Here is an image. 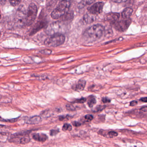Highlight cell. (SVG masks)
Instances as JSON below:
<instances>
[{
  "label": "cell",
  "instance_id": "33",
  "mask_svg": "<svg viewBox=\"0 0 147 147\" xmlns=\"http://www.w3.org/2000/svg\"><path fill=\"white\" fill-rule=\"evenodd\" d=\"M141 111L142 112H147V106L146 107H143L140 109Z\"/></svg>",
  "mask_w": 147,
  "mask_h": 147
},
{
  "label": "cell",
  "instance_id": "5",
  "mask_svg": "<svg viewBox=\"0 0 147 147\" xmlns=\"http://www.w3.org/2000/svg\"><path fill=\"white\" fill-rule=\"evenodd\" d=\"M27 134V133H16L11 136L9 142L22 145L27 144L30 142V139Z\"/></svg>",
  "mask_w": 147,
  "mask_h": 147
},
{
  "label": "cell",
  "instance_id": "11",
  "mask_svg": "<svg viewBox=\"0 0 147 147\" xmlns=\"http://www.w3.org/2000/svg\"><path fill=\"white\" fill-rule=\"evenodd\" d=\"M32 137L34 140L40 142H44L48 139L47 135L43 133L34 134L33 135Z\"/></svg>",
  "mask_w": 147,
  "mask_h": 147
},
{
  "label": "cell",
  "instance_id": "35",
  "mask_svg": "<svg viewBox=\"0 0 147 147\" xmlns=\"http://www.w3.org/2000/svg\"><path fill=\"white\" fill-rule=\"evenodd\" d=\"M7 0H0V3L2 4H4Z\"/></svg>",
  "mask_w": 147,
  "mask_h": 147
},
{
  "label": "cell",
  "instance_id": "36",
  "mask_svg": "<svg viewBox=\"0 0 147 147\" xmlns=\"http://www.w3.org/2000/svg\"><path fill=\"white\" fill-rule=\"evenodd\" d=\"M2 98V96L1 95H0V101L1 100Z\"/></svg>",
  "mask_w": 147,
  "mask_h": 147
},
{
  "label": "cell",
  "instance_id": "13",
  "mask_svg": "<svg viewBox=\"0 0 147 147\" xmlns=\"http://www.w3.org/2000/svg\"><path fill=\"white\" fill-rule=\"evenodd\" d=\"M133 12V9L131 8H126L122 13V17L124 19H128L131 16Z\"/></svg>",
  "mask_w": 147,
  "mask_h": 147
},
{
  "label": "cell",
  "instance_id": "24",
  "mask_svg": "<svg viewBox=\"0 0 147 147\" xmlns=\"http://www.w3.org/2000/svg\"><path fill=\"white\" fill-rule=\"evenodd\" d=\"M109 135L110 138H113L117 136L118 135V133L114 131H111L109 133Z\"/></svg>",
  "mask_w": 147,
  "mask_h": 147
},
{
  "label": "cell",
  "instance_id": "4",
  "mask_svg": "<svg viewBox=\"0 0 147 147\" xmlns=\"http://www.w3.org/2000/svg\"><path fill=\"white\" fill-rule=\"evenodd\" d=\"M38 13L37 6L34 3L29 5L26 13V25H30L34 22L36 19Z\"/></svg>",
  "mask_w": 147,
  "mask_h": 147
},
{
  "label": "cell",
  "instance_id": "29",
  "mask_svg": "<svg viewBox=\"0 0 147 147\" xmlns=\"http://www.w3.org/2000/svg\"><path fill=\"white\" fill-rule=\"evenodd\" d=\"M72 124L75 127H80V126H81V123H80L79 122H78L74 121L72 122Z\"/></svg>",
  "mask_w": 147,
  "mask_h": 147
},
{
  "label": "cell",
  "instance_id": "14",
  "mask_svg": "<svg viewBox=\"0 0 147 147\" xmlns=\"http://www.w3.org/2000/svg\"><path fill=\"white\" fill-rule=\"evenodd\" d=\"M95 20V15L90 14H87L84 16V21L86 24L92 23Z\"/></svg>",
  "mask_w": 147,
  "mask_h": 147
},
{
  "label": "cell",
  "instance_id": "9",
  "mask_svg": "<svg viewBox=\"0 0 147 147\" xmlns=\"http://www.w3.org/2000/svg\"><path fill=\"white\" fill-rule=\"evenodd\" d=\"M86 82L84 79H80L77 83L74 85L72 89L76 91H81L84 89Z\"/></svg>",
  "mask_w": 147,
  "mask_h": 147
},
{
  "label": "cell",
  "instance_id": "38",
  "mask_svg": "<svg viewBox=\"0 0 147 147\" xmlns=\"http://www.w3.org/2000/svg\"><path fill=\"white\" fill-rule=\"evenodd\" d=\"M1 32H0V37H1Z\"/></svg>",
  "mask_w": 147,
  "mask_h": 147
},
{
  "label": "cell",
  "instance_id": "34",
  "mask_svg": "<svg viewBox=\"0 0 147 147\" xmlns=\"http://www.w3.org/2000/svg\"><path fill=\"white\" fill-rule=\"evenodd\" d=\"M140 101L141 102H143L147 103V97L142 98L140 99Z\"/></svg>",
  "mask_w": 147,
  "mask_h": 147
},
{
  "label": "cell",
  "instance_id": "15",
  "mask_svg": "<svg viewBox=\"0 0 147 147\" xmlns=\"http://www.w3.org/2000/svg\"><path fill=\"white\" fill-rule=\"evenodd\" d=\"M96 103V101L95 98L92 96L90 97V98H89L87 102V104L89 107L90 108H92Z\"/></svg>",
  "mask_w": 147,
  "mask_h": 147
},
{
  "label": "cell",
  "instance_id": "2",
  "mask_svg": "<svg viewBox=\"0 0 147 147\" xmlns=\"http://www.w3.org/2000/svg\"><path fill=\"white\" fill-rule=\"evenodd\" d=\"M70 5V0H62L52 12L51 17L55 20L62 17L69 10Z\"/></svg>",
  "mask_w": 147,
  "mask_h": 147
},
{
  "label": "cell",
  "instance_id": "22",
  "mask_svg": "<svg viewBox=\"0 0 147 147\" xmlns=\"http://www.w3.org/2000/svg\"><path fill=\"white\" fill-rule=\"evenodd\" d=\"M86 99L85 98H81L80 99H77L75 100L74 102V103H80L83 104L86 102Z\"/></svg>",
  "mask_w": 147,
  "mask_h": 147
},
{
  "label": "cell",
  "instance_id": "28",
  "mask_svg": "<svg viewBox=\"0 0 147 147\" xmlns=\"http://www.w3.org/2000/svg\"><path fill=\"white\" fill-rule=\"evenodd\" d=\"M102 102L104 103H110L111 102L110 99L108 98H103L102 99Z\"/></svg>",
  "mask_w": 147,
  "mask_h": 147
},
{
  "label": "cell",
  "instance_id": "23",
  "mask_svg": "<svg viewBox=\"0 0 147 147\" xmlns=\"http://www.w3.org/2000/svg\"><path fill=\"white\" fill-rule=\"evenodd\" d=\"M48 114H51L50 111L49 110H45V111H43V112H42L41 115L43 117H45V118H46V117H50V116L48 115Z\"/></svg>",
  "mask_w": 147,
  "mask_h": 147
},
{
  "label": "cell",
  "instance_id": "30",
  "mask_svg": "<svg viewBox=\"0 0 147 147\" xmlns=\"http://www.w3.org/2000/svg\"><path fill=\"white\" fill-rule=\"evenodd\" d=\"M127 0H112V1L117 3H121L124 2Z\"/></svg>",
  "mask_w": 147,
  "mask_h": 147
},
{
  "label": "cell",
  "instance_id": "25",
  "mask_svg": "<svg viewBox=\"0 0 147 147\" xmlns=\"http://www.w3.org/2000/svg\"><path fill=\"white\" fill-rule=\"evenodd\" d=\"M93 119V116L91 114L86 115L85 117V119L87 121H92Z\"/></svg>",
  "mask_w": 147,
  "mask_h": 147
},
{
  "label": "cell",
  "instance_id": "7",
  "mask_svg": "<svg viewBox=\"0 0 147 147\" xmlns=\"http://www.w3.org/2000/svg\"><path fill=\"white\" fill-rule=\"evenodd\" d=\"M104 4L103 2H98L94 3L89 9V13L95 15L100 14L102 11Z\"/></svg>",
  "mask_w": 147,
  "mask_h": 147
},
{
  "label": "cell",
  "instance_id": "18",
  "mask_svg": "<svg viewBox=\"0 0 147 147\" xmlns=\"http://www.w3.org/2000/svg\"><path fill=\"white\" fill-rule=\"evenodd\" d=\"M21 0H9V3L11 5L16 6L20 3Z\"/></svg>",
  "mask_w": 147,
  "mask_h": 147
},
{
  "label": "cell",
  "instance_id": "26",
  "mask_svg": "<svg viewBox=\"0 0 147 147\" xmlns=\"http://www.w3.org/2000/svg\"><path fill=\"white\" fill-rule=\"evenodd\" d=\"M66 108L69 111H74L75 110V108L72 105H66Z\"/></svg>",
  "mask_w": 147,
  "mask_h": 147
},
{
  "label": "cell",
  "instance_id": "6",
  "mask_svg": "<svg viewBox=\"0 0 147 147\" xmlns=\"http://www.w3.org/2000/svg\"><path fill=\"white\" fill-rule=\"evenodd\" d=\"M131 19L128 18L127 19H124V20L117 21L113 24L114 27L117 31L119 32H124L127 30L131 24Z\"/></svg>",
  "mask_w": 147,
  "mask_h": 147
},
{
  "label": "cell",
  "instance_id": "32",
  "mask_svg": "<svg viewBox=\"0 0 147 147\" xmlns=\"http://www.w3.org/2000/svg\"><path fill=\"white\" fill-rule=\"evenodd\" d=\"M87 4H91L93 2L94 0H83Z\"/></svg>",
  "mask_w": 147,
  "mask_h": 147
},
{
  "label": "cell",
  "instance_id": "3",
  "mask_svg": "<svg viewBox=\"0 0 147 147\" xmlns=\"http://www.w3.org/2000/svg\"><path fill=\"white\" fill-rule=\"evenodd\" d=\"M65 40V36L63 35L58 33L52 35L46 39L44 44L46 46L56 47L63 45Z\"/></svg>",
  "mask_w": 147,
  "mask_h": 147
},
{
  "label": "cell",
  "instance_id": "17",
  "mask_svg": "<svg viewBox=\"0 0 147 147\" xmlns=\"http://www.w3.org/2000/svg\"><path fill=\"white\" fill-rule=\"evenodd\" d=\"M18 118H14V119H10V120H5V119H2L1 117H0V121H1L13 123L16 122L18 120Z\"/></svg>",
  "mask_w": 147,
  "mask_h": 147
},
{
  "label": "cell",
  "instance_id": "12",
  "mask_svg": "<svg viewBox=\"0 0 147 147\" xmlns=\"http://www.w3.org/2000/svg\"><path fill=\"white\" fill-rule=\"evenodd\" d=\"M46 24L43 22L40 21L38 22L36 24H35L34 26V27L32 30L31 32V35L34 34L36 32H38L39 30H40L41 28H44Z\"/></svg>",
  "mask_w": 147,
  "mask_h": 147
},
{
  "label": "cell",
  "instance_id": "27",
  "mask_svg": "<svg viewBox=\"0 0 147 147\" xmlns=\"http://www.w3.org/2000/svg\"><path fill=\"white\" fill-rule=\"evenodd\" d=\"M40 52L42 54H50L51 53L52 51L51 50H45L43 51H41Z\"/></svg>",
  "mask_w": 147,
  "mask_h": 147
},
{
  "label": "cell",
  "instance_id": "1",
  "mask_svg": "<svg viewBox=\"0 0 147 147\" xmlns=\"http://www.w3.org/2000/svg\"><path fill=\"white\" fill-rule=\"evenodd\" d=\"M105 32V28L102 25L96 24L89 28L85 33L86 39L89 41H96L101 38Z\"/></svg>",
  "mask_w": 147,
  "mask_h": 147
},
{
  "label": "cell",
  "instance_id": "8",
  "mask_svg": "<svg viewBox=\"0 0 147 147\" xmlns=\"http://www.w3.org/2000/svg\"><path fill=\"white\" fill-rule=\"evenodd\" d=\"M119 18L120 14L117 13H109L107 14L106 16V20L113 24L117 22L119 20Z\"/></svg>",
  "mask_w": 147,
  "mask_h": 147
},
{
  "label": "cell",
  "instance_id": "20",
  "mask_svg": "<svg viewBox=\"0 0 147 147\" xmlns=\"http://www.w3.org/2000/svg\"><path fill=\"white\" fill-rule=\"evenodd\" d=\"M70 116L69 115L61 116L59 117V120L60 121H65L66 120H69Z\"/></svg>",
  "mask_w": 147,
  "mask_h": 147
},
{
  "label": "cell",
  "instance_id": "37",
  "mask_svg": "<svg viewBox=\"0 0 147 147\" xmlns=\"http://www.w3.org/2000/svg\"><path fill=\"white\" fill-rule=\"evenodd\" d=\"M1 13H0V19H1Z\"/></svg>",
  "mask_w": 147,
  "mask_h": 147
},
{
  "label": "cell",
  "instance_id": "31",
  "mask_svg": "<svg viewBox=\"0 0 147 147\" xmlns=\"http://www.w3.org/2000/svg\"><path fill=\"white\" fill-rule=\"evenodd\" d=\"M138 104V102L136 101H133L131 102L130 103V105L131 106H135Z\"/></svg>",
  "mask_w": 147,
  "mask_h": 147
},
{
  "label": "cell",
  "instance_id": "10",
  "mask_svg": "<svg viewBox=\"0 0 147 147\" xmlns=\"http://www.w3.org/2000/svg\"><path fill=\"white\" fill-rule=\"evenodd\" d=\"M41 121H42V119L40 117L35 116L28 119L26 120V123L27 124L33 125V124H38L41 122Z\"/></svg>",
  "mask_w": 147,
  "mask_h": 147
},
{
  "label": "cell",
  "instance_id": "19",
  "mask_svg": "<svg viewBox=\"0 0 147 147\" xmlns=\"http://www.w3.org/2000/svg\"><path fill=\"white\" fill-rule=\"evenodd\" d=\"M105 108V106L98 105L95 108L94 111L95 112H99V111H102Z\"/></svg>",
  "mask_w": 147,
  "mask_h": 147
},
{
  "label": "cell",
  "instance_id": "16",
  "mask_svg": "<svg viewBox=\"0 0 147 147\" xmlns=\"http://www.w3.org/2000/svg\"><path fill=\"white\" fill-rule=\"evenodd\" d=\"M72 127L70 124L68 123H65L63 125V130L64 131H70L72 130Z\"/></svg>",
  "mask_w": 147,
  "mask_h": 147
},
{
  "label": "cell",
  "instance_id": "21",
  "mask_svg": "<svg viewBox=\"0 0 147 147\" xmlns=\"http://www.w3.org/2000/svg\"><path fill=\"white\" fill-rule=\"evenodd\" d=\"M59 132L58 129H52L50 131V135L51 136H55L58 134Z\"/></svg>",
  "mask_w": 147,
  "mask_h": 147
}]
</instances>
